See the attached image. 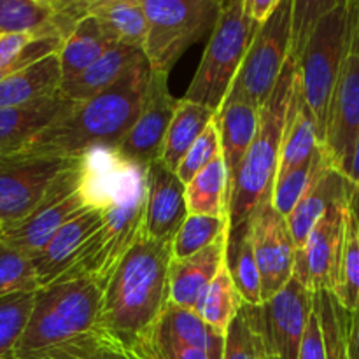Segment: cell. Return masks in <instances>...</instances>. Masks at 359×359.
<instances>
[{
    "instance_id": "6da1fadb",
    "label": "cell",
    "mask_w": 359,
    "mask_h": 359,
    "mask_svg": "<svg viewBox=\"0 0 359 359\" xmlns=\"http://www.w3.org/2000/svg\"><path fill=\"white\" fill-rule=\"evenodd\" d=\"M151 77L153 70L144 58L107 91L74 104L16 156L76 158L93 149H112L142 112Z\"/></svg>"
},
{
    "instance_id": "7a4b0ae2",
    "label": "cell",
    "mask_w": 359,
    "mask_h": 359,
    "mask_svg": "<svg viewBox=\"0 0 359 359\" xmlns=\"http://www.w3.org/2000/svg\"><path fill=\"white\" fill-rule=\"evenodd\" d=\"M349 37L351 0H294L291 51L297 58V88L321 144Z\"/></svg>"
},
{
    "instance_id": "3957f363",
    "label": "cell",
    "mask_w": 359,
    "mask_h": 359,
    "mask_svg": "<svg viewBox=\"0 0 359 359\" xmlns=\"http://www.w3.org/2000/svg\"><path fill=\"white\" fill-rule=\"evenodd\" d=\"M170 263L172 242L140 235L105 286L98 326L123 337L149 333L170 302Z\"/></svg>"
},
{
    "instance_id": "277c9868",
    "label": "cell",
    "mask_w": 359,
    "mask_h": 359,
    "mask_svg": "<svg viewBox=\"0 0 359 359\" xmlns=\"http://www.w3.org/2000/svg\"><path fill=\"white\" fill-rule=\"evenodd\" d=\"M109 158L104 223L72 269L60 277H88L104 290L123 256L142 235L146 207V168L118 160L111 149Z\"/></svg>"
},
{
    "instance_id": "5b68a950",
    "label": "cell",
    "mask_w": 359,
    "mask_h": 359,
    "mask_svg": "<svg viewBox=\"0 0 359 359\" xmlns=\"http://www.w3.org/2000/svg\"><path fill=\"white\" fill-rule=\"evenodd\" d=\"M107 168L109 149H93L77 156L25 219L0 228V241L30 258L37 255L63 224L102 198Z\"/></svg>"
},
{
    "instance_id": "8992f818",
    "label": "cell",
    "mask_w": 359,
    "mask_h": 359,
    "mask_svg": "<svg viewBox=\"0 0 359 359\" xmlns=\"http://www.w3.org/2000/svg\"><path fill=\"white\" fill-rule=\"evenodd\" d=\"M294 79L297 58L291 51L276 90L259 111L258 132L235 177L228 205V231L251 223L256 210L272 200Z\"/></svg>"
},
{
    "instance_id": "52a82bcc",
    "label": "cell",
    "mask_w": 359,
    "mask_h": 359,
    "mask_svg": "<svg viewBox=\"0 0 359 359\" xmlns=\"http://www.w3.org/2000/svg\"><path fill=\"white\" fill-rule=\"evenodd\" d=\"M104 291L88 277L56 279L39 287L14 359H32L97 328L104 311Z\"/></svg>"
},
{
    "instance_id": "ba28073f",
    "label": "cell",
    "mask_w": 359,
    "mask_h": 359,
    "mask_svg": "<svg viewBox=\"0 0 359 359\" xmlns=\"http://www.w3.org/2000/svg\"><path fill=\"white\" fill-rule=\"evenodd\" d=\"M259 25L244 13V0H224L195 77L182 98L223 109Z\"/></svg>"
},
{
    "instance_id": "9c48e42d",
    "label": "cell",
    "mask_w": 359,
    "mask_h": 359,
    "mask_svg": "<svg viewBox=\"0 0 359 359\" xmlns=\"http://www.w3.org/2000/svg\"><path fill=\"white\" fill-rule=\"evenodd\" d=\"M223 0H142L147 18L144 55L153 74L168 76L182 55L212 34Z\"/></svg>"
},
{
    "instance_id": "30bf717a",
    "label": "cell",
    "mask_w": 359,
    "mask_h": 359,
    "mask_svg": "<svg viewBox=\"0 0 359 359\" xmlns=\"http://www.w3.org/2000/svg\"><path fill=\"white\" fill-rule=\"evenodd\" d=\"M294 0H280L256 30L224 104H248L262 111L283 74L293 42Z\"/></svg>"
},
{
    "instance_id": "8fae6325",
    "label": "cell",
    "mask_w": 359,
    "mask_h": 359,
    "mask_svg": "<svg viewBox=\"0 0 359 359\" xmlns=\"http://www.w3.org/2000/svg\"><path fill=\"white\" fill-rule=\"evenodd\" d=\"M314 309V291L293 279L259 305L244 304L258 347L277 359H298L300 344Z\"/></svg>"
},
{
    "instance_id": "7c38bea8",
    "label": "cell",
    "mask_w": 359,
    "mask_h": 359,
    "mask_svg": "<svg viewBox=\"0 0 359 359\" xmlns=\"http://www.w3.org/2000/svg\"><path fill=\"white\" fill-rule=\"evenodd\" d=\"M359 133V2H351V37L330 107L328 126L323 140L335 170L344 172Z\"/></svg>"
},
{
    "instance_id": "4fadbf2b",
    "label": "cell",
    "mask_w": 359,
    "mask_h": 359,
    "mask_svg": "<svg viewBox=\"0 0 359 359\" xmlns=\"http://www.w3.org/2000/svg\"><path fill=\"white\" fill-rule=\"evenodd\" d=\"M76 158L13 156L0 160V228L25 219Z\"/></svg>"
},
{
    "instance_id": "5bb4252c",
    "label": "cell",
    "mask_w": 359,
    "mask_h": 359,
    "mask_svg": "<svg viewBox=\"0 0 359 359\" xmlns=\"http://www.w3.org/2000/svg\"><path fill=\"white\" fill-rule=\"evenodd\" d=\"M177 102L179 98L168 91V76L153 74L142 112L126 135L112 147V154L125 163L142 168L161 160Z\"/></svg>"
},
{
    "instance_id": "9a60e30c",
    "label": "cell",
    "mask_w": 359,
    "mask_h": 359,
    "mask_svg": "<svg viewBox=\"0 0 359 359\" xmlns=\"http://www.w3.org/2000/svg\"><path fill=\"white\" fill-rule=\"evenodd\" d=\"M351 200L335 202L311 231L304 251L297 252L294 277L311 291H333L346 238Z\"/></svg>"
},
{
    "instance_id": "2e32d148",
    "label": "cell",
    "mask_w": 359,
    "mask_h": 359,
    "mask_svg": "<svg viewBox=\"0 0 359 359\" xmlns=\"http://www.w3.org/2000/svg\"><path fill=\"white\" fill-rule=\"evenodd\" d=\"M251 231L262 276V300L265 302L293 279L297 248L286 217L273 209L272 200L256 210L251 219Z\"/></svg>"
},
{
    "instance_id": "e0dca14e",
    "label": "cell",
    "mask_w": 359,
    "mask_h": 359,
    "mask_svg": "<svg viewBox=\"0 0 359 359\" xmlns=\"http://www.w3.org/2000/svg\"><path fill=\"white\" fill-rule=\"evenodd\" d=\"M105 202H107V179H105V189L102 198L84 209L81 214H77L69 223L63 224L56 231L55 237L37 255L32 256V265H34L35 276H37L39 287L55 283L56 279H60L63 273L72 269L83 249L104 223Z\"/></svg>"
},
{
    "instance_id": "ac0fdd59",
    "label": "cell",
    "mask_w": 359,
    "mask_h": 359,
    "mask_svg": "<svg viewBox=\"0 0 359 359\" xmlns=\"http://www.w3.org/2000/svg\"><path fill=\"white\" fill-rule=\"evenodd\" d=\"M189 216L186 184L177 172L161 160L146 168V207L142 235L151 241L174 242L182 223Z\"/></svg>"
},
{
    "instance_id": "d6986e66",
    "label": "cell",
    "mask_w": 359,
    "mask_h": 359,
    "mask_svg": "<svg viewBox=\"0 0 359 359\" xmlns=\"http://www.w3.org/2000/svg\"><path fill=\"white\" fill-rule=\"evenodd\" d=\"M76 102L62 93L18 107L0 109V160L27 149L48 126L65 116Z\"/></svg>"
},
{
    "instance_id": "ffe728a7",
    "label": "cell",
    "mask_w": 359,
    "mask_h": 359,
    "mask_svg": "<svg viewBox=\"0 0 359 359\" xmlns=\"http://www.w3.org/2000/svg\"><path fill=\"white\" fill-rule=\"evenodd\" d=\"M32 359H161L153 337H123L97 326L69 342L44 351Z\"/></svg>"
},
{
    "instance_id": "44dd1931",
    "label": "cell",
    "mask_w": 359,
    "mask_h": 359,
    "mask_svg": "<svg viewBox=\"0 0 359 359\" xmlns=\"http://www.w3.org/2000/svg\"><path fill=\"white\" fill-rule=\"evenodd\" d=\"M354 184L333 167H325L311 184L297 209L286 217L297 252L304 251L307 238L326 210L340 200H351Z\"/></svg>"
},
{
    "instance_id": "7402d4cb",
    "label": "cell",
    "mask_w": 359,
    "mask_h": 359,
    "mask_svg": "<svg viewBox=\"0 0 359 359\" xmlns=\"http://www.w3.org/2000/svg\"><path fill=\"white\" fill-rule=\"evenodd\" d=\"M226 238L228 233L189 258L172 259L168 269L170 304L195 311L198 298L226 263Z\"/></svg>"
},
{
    "instance_id": "603a6c76",
    "label": "cell",
    "mask_w": 359,
    "mask_h": 359,
    "mask_svg": "<svg viewBox=\"0 0 359 359\" xmlns=\"http://www.w3.org/2000/svg\"><path fill=\"white\" fill-rule=\"evenodd\" d=\"M144 58L146 55L142 49L125 44L112 46L81 76L69 83H63L60 93L76 104L90 100L114 86L130 69H133Z\"/></svg>"
},
{
    "instance_id": "cb8c5ba5",
    "label": "cell",
    "mask_w": 359,
    "mask_h": 359,
    "mask_svg": "<svg viewBox=\"0 0 359 359\" xmlns=\"http://www.w3.org/2000/svg\"><path fill=\"white\" fill-rule=\"evenodd\" d=\"M62 88L58 53L49 55L0 81V109L18 107L55 97Z\"/></svg>"
},
{
    "instance_id": "d4e9b609",
    "label": "cell",
    "mask_w": 359,
    "mask_h": 359,
    "mask_svg": "<svg viewBox=\"0 0 359 359\" xmlns=\"http://www.w3.org/2000/svg\"><path fill=\"white\" fill-rule=\"evenodd\" d=\"M221 139V154L230 177V196L235 177L255 140L259 125V111L248 104H224L214 118ZM230 205V203H228Z\"/></svg>"
},
{
    "instance_id": "484cf974",
    "label": "cell",
    "mask_w": 359,
    "mask_h": 359,
    "mask_svg": "<svg viewBox=\"0 0 359 359\" xmlns=\"http://www.w3.org/2000/svg\"><path fill=\"white\" fill-rule=\"evenodd\" d=\"M319 146H321V140L318 135V126L298 91L297 79H294V90L293 97H291L283 147H280L277 177H283V175L300 168L302 165L309 163L314 158Z\"/></svg>"
},
{
    "instance_id": "4316f807",
    "label": "cell",
    "mask_w": 359,
    "mask_h": 359,
    "mask_svg": "<svg viewBox=\"0 0 359 359\" xmlns=\"http://www.w3.org/2000/svg\"><path fill=\"white\" fill-rule=\"evenodd\" d=\"M88 14L102 25L114 44L144 49L147 18L142 0H90Z\"/></svg>"
},
{
    "instance_id": "83f0119b",
    "label": "cell",
    "mask_w": 359,
    "mask_h": 359,
    "mask_svg": "<svg viewBox=\"0 0 359 359\" xmlns=\"http://www.w3.org/2000/svg\"><path fill=\"white\" fill-rule=\"evenodd\" d=\"M112 46L116 44L107 37L102 25L93 16L84 18L74 28L72 34L65 39L58 53L60 67H62V84L81 76Z\"/></svg>"
},
{
    "instance_id": "f1b7e54d",
    "label": "cell",
    "mask_w": 359,
    "mask_h": 359,
    "mask_svg": "<svg viewBox=\"0 0 359 359\" xmlns=\"http://www.w3.org/2000/svg\"><path fill=\"white\" fill-rule=\"evenodd\" d=\"M214 118H216V112L212 109L186 100V98H179L167 133V140H165L161 161L170 170L177 172L179 165L184 160L189 147L198 140V137L205 132V128L214 121Z\"/></svg>"
},
{
    "instance_id": "f546056e",
    "label": "cell",
    "mask_w": 359,
    "mask_h": 359,
    "mask_svg": "<svg viewBox=\"0 0 359 359\" xmlns=\"http://www.w3.org/2000/svg\"><path fill=\"white\" fill-rule=\"evenodd\" d=\"M226 265L242 302L248 305L262 304V276L256 263L251 223L228 231Z\"/></svg>"
},
{
    "instance_id": "4dcf8cb0",
    "label": "cell",
    "mask_w": 359,
    "mask_h": 359,
    "mask_svg": "<svg viewBox=\"0 0 359 359\" xmlns=\"http://www.w3.org/2000/svg\"><path fill=\"white\" fill-rule=\"evenodd\" d=\"M186 203L189 214L212 217H228L230 203V177L223 154L203 168L186 184Z\"/></svg>"
},
{
    "instance_id": "1f68e13d",
    "label": "cell",
    "mask_w": 359,
    "mask_h": 359,
    "mask_svg": "<svg viewBox=\"0 0 359 359\" xmlns=\"http://www.w3.org/2000/svg\"><path fill=\"white\" fill-rule=\"evenodd\" d=\"M242 298L235 287L230 276L228 265L221 266L219 273L214 277L212 283L205 287L202 297L196 302L195 312L202 318L209 328L226 335L231 321L242 307Z\"/></svg>"
},
{
    "instance_id": "d6a6232c",
    "label": "cell",
    "mask_w": 359,
    "mask_h": 359,
    "mask_svg": "<svg viewBox=\"0 0 359 359\" xmlns=\"http://www.w3.org/2000/svg\"><path fill=\"white\" fill-rule=\"evenodd\" d=\"M55 0H0V35H53Z\"/></svg>"
},
{
    "instance_id": "836d02e7",
    "label": "cell",
    "mask_w": 359,
    "mask_h": 359,
    "mask_svg": "<svg viewBox=\"0 0 359 359\" xmlns=\"http://www.w3.org/2000/svg\"><path fill=\"white\" fill-rule=\"evenodd\" d=\"M325 167H332V163H330L328 154H326L325 147H323L321 144L319 149L316 151L314 158H312L309 163L302 165L297 170L276 179V184H273L272 189L273 209H276L280 216H290V214L297 209L298 203L302 202L305 193L309 191L311 184L314 182L316 175H318Z\"/></svg>"
},
{
    "instance_id": "e575fe53",
    "label": "cell",
    "mask_w": 359,
    "mask_h": 359,
    "mask_svg": "<svg viewBox=\"0 0 359 359\" xmlns=\"http://www.w3.org/2000/svg\"><path fill=\"white\" fill-rule=\"evenodd\" d=\"M314 304L325 337L326 359H351L349 353V312L339 304L333 291L314 293Z\"/></svg>"
},
{
    "instance_id": "d590c367",
    "label": "cell",
    "mask_w": 359,
    "mask_h": 359,
    "mask_svg": "<svg viewBox=\"0 0 359 359\" xmlns=\"http://www.w3.org/2000/svg\"><path fill=\"white\" fill-rule=\"evenodd\" d=\"M333 294L347 312L359 311V228L351 212Z\"/></svg>"
},
{
    "instance_id": "8d00e7d4",
    "label": "cell",
    "mask_w": 359,
    "mask_h": 359,
    "mask_svg": "<svg viewBox=\"0 0 359 359\" xmlns=\"http://www.w3.org/2000/svg\"><path fill=\"white\" fill-rule=\"evenodd\" d=\"M228 233V217L189 214L172 242V259H184Z\"/></svg>"
},
{
    "instance_id": "74e56055",
    "label": "cell",
    "mask_w": 359,
    "mask_h": 359,
    "mask_svg": "<svg viewBox=\"0 0 359 359\" xmlns=\"http://www.w3.org/2000/svg\"><path fill=\"white\" fill-rule=\"evenodd\" d=\"M34 293L0 294V359H14L34 307Z\"/></svg>"
},
{
    "instance_id": "f35d334b",
    "label": "cell",
    "mask_w": 359,
    "mask_h": 359,
    "mask_svg": "<svg viewBox=\"0 0 359 359\" xmlns=\"http://www.w3.org/2000/svg\"><path fill=\"white\" fill-rule=\"evenodd\" d=\"M154 326L170 335L172 339L188 344V346L198 347V349H207L210 332H212V328H209L195 311L177 307L170 302H168L167 309Z\"/></svg>"
},
{
    "instance_id": "ab89813d",
    "label": "cell",
    "mask_w": 359,
    "mask_h": 359,
    "mask_svg": "<svg viewBox=\"0 0 359 359\" xmlns=\"http://www.w3.org/2000/svg\"><path fill=\"white\" fill-rule=\"evenodd\" d=\"M39 290L30 256L0 241V294L34 293Z\"/></svg>"
},
{
    "instance_id": "60d3db41",
    "label": "cell",
    "mask_w": 359,
    "mask_h": 359,
    "mask_svg": "<svg viewBox=\"0 0 359 359\" xmlns=\"http://www.w3.org/2000/svg\"><path fill=\"white\" fill-rule=\"evenodd\" d=\"M221 154V139L219 130H217L216 121L210 123L205 132L198 137L195 144L189 147L184 160L181 161L177 168V175L184 184L196 177L203 168L209 167L214 160Z\"/></svg>"
},
{
    "instance_id": "b9f144b4",
    "label": "cell",
    "mask_w": 359,
    "mask_h": 359,
    "mask_svg": "<svg viewBox=\"0 0 359 359\" xmlns=\"http://www.w3.org/2000/svg\"><path fill=\"white\" fill-rule=\"evenodd\" d=\"M258 342L242 304L226 332L224 359H258Z\"/></svg>"
},
{
    "instance_id": "7bdbcfd3",
    "label": "cell",
    "mask_w": 359,
    "mask_h": 359,
    "mask_svg": "<svg viewBox=\"0 0 359 359\" xmlns=\"http://www.w3.org/2000/svg\"><path fill=\"white\" fill-rule=\"evenodd\" d=\"M151 337H153V344L161 359H209L207 349H198V347L179 342V340L172 339L170 335L158 330L156 326H153V330H151Z\"/></svg>"
},
{
    "instance_id": "ee69618b",
    "label": "cell",
    "mask_w": 359,
    "mask_h": 359,
    "mask_svg": "<svg viewBox=\"0 0 359 359\" xmlns=\"http://www.w3.org/2000/svg\"><path fill=\"white\" fill-rule=\"evenodd\" d=\"M298 359H326L325 337H323L321 321H319V314H318V309H316V304H314V309H312L311 318H309L304 339H302Z\"/></svg>"
},
{
    "instance_id": "f6af8a7d",
    "label": "cell",
    "mask_w": 359,
    "mask_h": 359,
    "mask_svg": "<svg viewBox=\"0 0 359 359\" xmlns=\"http://www.w3.org/2000/svg\"><path fill=\"white\" fill-rule=\"evenodd\" d=\"M280 0H244V13L255 23L262 25L272 16Z\"/></svg>"
},
{
    "instance_id": "bcb514c9",
    "label": "cell",
    "mask_w": 359,
    "mask_h": 359,
    "mask_svg": "<svg viewBox=\"0 0 359 359\" xmlns=\"http://www.w3.org/2000/svg\"><path fill=\"white\" fill-rule=\"evenodd\" d=\"M349 353L351 359H359V311L349 312Z\"/></svg>"
},
{
    "instance_id": "7dc6e473",
    "label": "cell",
    "mask_w": 359,
    "mask_h": 359,
    "mask_svg": "<svg viewBox=\"0 0 359 359\" xmlns=\"http://www.w3.org/2000/svg\"><path fill=\"white\" fill-rule=\"evenodd\" d=\"M342 174L346 175V177L349 179V181L353 182V184H356V182H359V133H358L356 144H354L353 154H351L349 163L346 165V168H344Z\"/></svg>"
},
{
    "instance_id": "c3c4849f",
    "label": "cell",
    "mask_w": 359,
    "mask_h": 359,
    "mask_svg": "<svg viewBox=\"0 0 359 359\" xmlns=\"http://www.w3.org/2000/svg\"><path fill=\"white\" fill-rule=\"evenodd\" d=\"M349 212L351 216L354 217V221H356L359 228V182L354 184V191H353V196H351V203H349Z\"/></svg>"
},
{
    "instance_id": "681fc988",
    "label": "cell",
    "mask_w": 359,
    "mask_h": 359,
    "mask_svg": "<svg viewBox=\"0 0 359 359\" xmlns=\"http://www.w3.org/2000/svg\"><path fill=\"white\" fill-rule=\"evenodd\" d=\"M258 351H259V353H258V359H277V358H273V356H269V354H265V353H263V351L259 349V347H258Z\"/></svg>"
}]
</instances>
